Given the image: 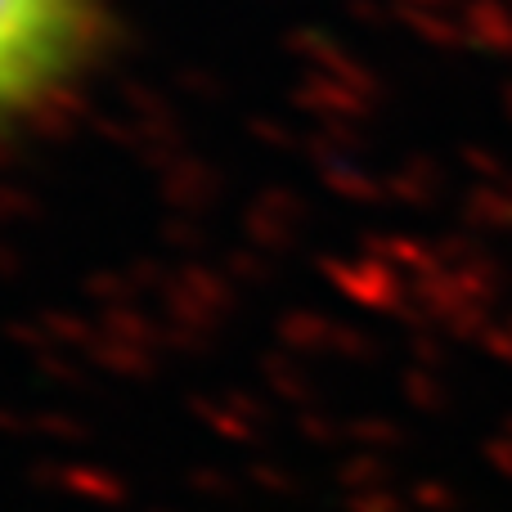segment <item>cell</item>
I'll use <instances>...</instances> for the list:
<instances>
[{
	"instance_id": "cell-1",
	"label": "cell",
	"mask_w": 512,
	"mask_h": 512,
	"mask_svg": "<svg viewBox=\"0 0 512 512\" xmlns=\"http://www.w3.org/2000/svg\"><path fill=\"white\" fill-rule=\"evenodd\" d=\"M99 0H0V126L63 95L95 59Z\"/></svg>"
}]
</instances>
